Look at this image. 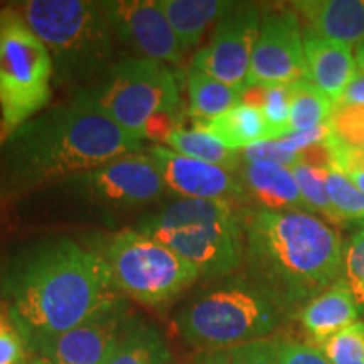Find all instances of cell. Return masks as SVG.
<instances>
[{"instance_id": "83f0119b", "label": "cell", "mask_w": 364, "mask_h": 364, "mask_svg": "<svg viewBox=\"0 0 364 364\" xmlns=\"http://www.w3.org/2000/svg\"><path fill=\"white\" fill-rule=\"evenodd\" d=\"M198 364H279L277 339H260L235 348L204 351Z\"/></svg>"}, {"instance_id": "d6a6232c", "label": "cell", "mask_w": 364, "mask_h": 364, "mask_svg": "<svg viewBox=\"0 0 364 364\" xmlns=\"http://www.w3.org/2000/svg\"><path fill=\"white\" fill-rule=\"evenodd\" d=\"M240 156L241 161L248 164H275V166H284L289 169L299 164L297 154L290 152L280 140H263V142L250 145V147L241 150Z\"/></svg>"}, {"instance_id": "ab89813d", "label": "cell", "mask_w": 364, "mask_h": 364, "mask_svg": "<svg viewBox=\"0 0 364 364\" xmlns=\"http://www.w3.org/2000/svg\"><path fill=\"white\" fill-rule=\"evenodd\" d=\"M348 177L349 181L353 182L354 186H356V188L361 191V193H364V171H361V172H354V174H351V176H346Z\"/></svg>"}, {"instance_id": "5bb4252c", "label": "cell", "mask_w": 364, "mask_h": 364, "mask_svg": "<svg viewBox=\"0 0 364 364\" xmlns=\"http://www.w3.org/2000/svg\"><path fill=\"white\" fill-rule=\"evenodd\" d=\"M156 240L179 253L206 279L231 275L243 263V225L238 216L171 231Z\"/></svg>"}, {"instance_id": "3957f363", "label": "cell", "mask_w": 364, "mask_h": 364, "mask_svg": "<svg viewBox=\"0 0 364 364\" xmlns=\"http://www.w3.org/2000/svg\"><path fill=\"white\" fill-rule=\"evenodd\" d=\"M243 263L248 280L279 304L285 316L341 280L344 245L336 230L309 213H247Z\"/></svg>"}, {"instance_id": "ba28073f", "label": "cell", "mask_w": 364, "mask_h": 364, "mask_svg": "<svg viewBox=\"0 0 364 364\" xmlns=\"http://www.w3.org/2000/svg\"><path fill=\"white\" fill-rule=\"evenodd\" d=\"M76 97L139 140L145 139L154 118L177 115L181 105L174 73L162 63L136 56L113 63L100 83Z\"/></svg>"}, {"instance_id": "5b68a950", "label": "cell", "mask_w": 364, "mask_h": 364, "mask_svg": "<svg viewBox=\"0 0 364 364\" xmlns=\"http://www.w3.org/2000/svg\"><path fill=\"white\" fill-rule=\"evenodd\" d=\"M285 312L248 279H228L191 297L176 314V327L203 351L268 339Z\"/></svg>"}, {"instance_id": "2e32d148", "label": "cell", "mask_w": 364, "mask_h": 364, "mask_svg": "<svg viewBox=\"0 0 364 364\" xmlns=\"http://www.w3.org/2000/svg\"><path fill=\"white\" fill-rule=\"evenodd\" d=\"M238 172L245 193L253 198L265 211L309 213L311 215L289 167L241 161Z\"/></svg>"}, {"instance_id": "603a6c76", "label": "cell", "mask_w": 364, "mask_h": 364, "mask_svg": "<svg viewBox=\"0 0 364 364\" xmlns=\"http://www.w3.org/2000/svg\"><path fill=\"white\" fill-rule=\"evenodd\" d=\"M189 95V115L196 122H208L223 115L241 102L243 90L223 83L206 73L189 66L186 73Z\"/></svg>"}, {"instance_id": "44dd1931", "label": "cell", "mask_w": 364, "mask_h": 364, "mask_svg": "<svg viewBox=\"0 0 364 364\" xmlns=\"http://www.w3.org/2000/svg\"><path fill=\"white\" fill-rule=\"evenodd\" d=\"M182 51H193L206 31L225 16L233 2L223 0H159Z\"/></svg>"}, {"instance_id": "8992f818", "label": "cell", "mask_w": 364, "mask_h": 364, "mask_svg": "<svg viewBox=\"0 0 364 364\" xmlns=\"http://www.w3.org/2000/svg\"><path fill=\"white\" fill-rule=\"evenodd\" d=\"M54 65L17 7L0 9V145L48 108Z\"/></svg>"}, {"instance_id": "ac0fdd59", "label": "cell", "mask_w": 364, "mask_h": 364, "mask_svg": "<svg viewBox=\"0 0 364 364\" xmlns=\"http://www.w3.org/2000/svg\"><path fill=\"white\" fill-rule=\"evenodd\" d=\"M294 7L307 21L309 34L351 48L364 41V0H306Z\"/></svg>"}, {"instance_id": "9a60e30c", "label": "cell", "mask_w": 364, "mask_h": 364, "mask_svg": "<svg viewBox=\"0 0 364 364\" xmlns=\"http://www.w3.org/2000/svg\"><path fill=\"white\" fill-rule=\"evenodd\" d=\"M145 152L156 162L166 188L181 198L233 203L247 196L240 177L215 164L181 156L164 145H152Z\"/></svg>"}, {"instance_id": "b9f144b4", "label": "cell", "mask_w": 364, "mask_h": 364, "mask_svg": "<svg viewBox=\"0 0 364 364\" xmlns=\"http://www.w3.org/2000/svg\"><path fill=\"white\" fill-rule=\"evenodd\" d=\"M31 364H54L53 361H49V359H44V358H38V359H34L33 363Z\"/></svg>"}, {"instance_id": "f35d334b", "label": "cell", "mask_w": 364, "mask_h": 364, "mask_svg": "<svg viewBox=\"0 0 364 364\" xmlns=\"http://www.w3.org/2000/svg\"><path fill=\"white\" fill-rule=\"evenodd\" d=\"M349 287H351L354 297H356L358 304H361V306H364V282H358V284H349Z\"/></svg>"}, {"instance_id": "9c48e42d", "label": "cell", "mask_w": 364, "mask_h": 364, "mask_svg": "<svg viewBox=\"0 0 364 364\" xmlns=\"http://www.w3.org/2000/svg\"><path fill=\"white\" fill-rule=\"evenodd\" d=\"M80 201L103 209H136L161 199L167 188L147 152L112 159L66 181Z\"/></svg>"}, {"instance_id": "e575fe53", "label": "cell", "mask_w": 364, "mask_h": 364, "mask_svg": "<svg viewBox=\"0 0 364 364\" xmlns=\"http://www.w3.org/2000/svg\"><path fill=\"white\" fill-rule=\"evenodd\" d=\"M279 364H331L326 354L312 344L292 339H277Z\"/></svg>"}, {"instance_id": "7402d4cb", "label": "cell", "mask_w": 364, "mask_h": 364, "mask_svg": "<svg viewBox=\"0 0 364 364\" xmlns=\"http://www.w3.org/2000/svg\"><path fill=\"white\" fill-rule=\"evenodd\" d=\"M196 129L215 135L231 150H243L263 140H270L267 122L260 108L238 103L235 108L208 122H196Z\"/></svg>"}, {"instance_id": "30bf717a", "label": "cell", "mask_w": 364, "mask_h": 364, "mask_svg": "<svg viewBox=\"0 0 364 364\" xmlns=\"http://www.w3.org/2000/svg\"><path fill=\"white\" fill-rule=\"evenodd\" d=\"M260 26V9L255 4L233 2L216 22L209 44L194 53L191 66L233 88L245 90Z\"/></svg>"}, {"instance_id": "d590c367", "label": "cell", "mask_w": 364, "mask_h": 364, "mask_svg": "<svg viewBox=\"0 0 364 364\" xmlns=\"http://www.w3.org/2000/svg\"><path fill=\"white\" fill-rule=\"evenodd\" d=\"M344 272L348 284L364 282V228L358 231L344 250Z\"/></svg>"}, {"instance_id": "cb8c5ba5", "label": "cell", "mask_w": 364, "mask_h": 364, "mask_svg": "<svg viewBox=\"0 0 364 364\" xmlns=\"http://www.w3.org/2000/svg\"><path fill=\"white\" fill-rule=\"evenodd\" d=\"M172 353L156 326L135 317L107 364H171Z\"/></svg>"}, {"instance_id": "836d02e7", "label": "cell", "mask_w": 364, "mask_h": 364, "mask_svg": "<svg viewBox=\"0 0 364 364\" xmlns=\"http://www.w3.org/2000/svg\"><path fill=\"white\" fill-rule=\"evenodd\" d=\"M29 354L24 338L9 316L0 317V364H27Z\"/></svg>"}, {"instance_id": "4316f807", "label": "cell", "mask_w": 364, "mask_h": 364, "mask_svg": "<svg viewBox=\"0 0 364 364\" xmlns=\"http://www.w3.org/2000/svg\"><path fill=\"white\" fill-rule=\"evenodd\" d=\"M292 174L297 182L300 194H302L304 203L307 204L311 215H318L324 218L326 221L332 223V225H343L338 213H336L334 206H332L329 193H327L326 186V176L327 171L314 169L306 164H295L292 167Z\"/></svg>"}, {"instance_id": "8d00e7d4", "label": "cell", "mask_w": 364, "mask_h": 364, "mask_svg": "<svg viewBox=\"0 0 364 364\" xmlns=\"http://www.w3.org/2000/svg\"><path fill=\"white\" fill-rule=\"evenodd\" d=\"M338 103L364 105V71L363 70H359L358 68L356 75L353 76V80L349 81L348 86H346L343 97L339 98Z\"/></svg>"}, {"instance_id": "7a4b0ae2", "label": "cell", "mask_w": 364, "mask_h": 364, "mask_svg": "<svg viewBox=\"0 0 364 364\" xmlns=\"http://www.w3.org/2000/svg\"><path fill=\"white\" fill-rule=\"evenodd\" d=\"M142 150V140L81 97L46 108L0 145V206Z\"/></svg>"}, {"instance_id": "ffe728a7", "label": "cell", "mask_w": 364, "mask_h": 364, "mask_svg": "<svg viewBox=\"0 0 364 364\" xmlns=\"http://www.w3.org/2000/svg\"><path fill=\"white\" fill-rule=\"evenodd\" d=\"M236 218L233 203L206 201V199L181 198L159 209L157 213L142 218L135 230L149 236H161L171 231L184 230L189 226L226 221Z\"/></svg>"}, {"instance_id": "6da1fadb", "label": "cell", "mask_w": 364, "mask_h": 364, "mask_svg": "<svg viewBox=\"0 0 364 364\" xmlns=\"http://www.w3.org/2000/svg\"><path fill=\"white\" fill-rule=\"evenodd\" d=\"M7 314L31 354L122 297L102 255L71 238L44 240L6 265Z\"/></svg>"}, {"instance_id": "60d3db41", "label": "cell", "mask_w": 364, "mask_h": 364, "mask_svg": "<svg viewBox=\"0 0 364 364\" xmlns=\"http://www.w3.org/2000/svg\"><path fill=\"white\" fill-rule=\"evenodd\" d=\"M354 56H356L358 68H359V70L364 71V41L361 44L356 46V54H354Z\"/></svg>"}, {"instance_id": "f546056e", "label": "cell", "mask_w": 364, "mask_h": 364, "mask_svg": "<svg viewBox=\"0 0 364 364\" xmlns=\"http://www.w3.org/2000/svg\"><path fill=\"white\" fill-rule=\"evenodd\" d=\"M331 364H364V322H354L318 346Z\"/></svg>"}, {"instance_id": "8fae6325", "label": "cell", "mask_w": 364, "mask_h": 364, "mask_svg": "<svg viewBox=\"0 0 364 364\" xmlns=\"http://www.w3.org/2000/svg\"><path fill=\"white\" fill-rule=\"evenodd\" d=\"M103 12L113 38L136 58L181 66L182 51L159 0H105Z\"/></svg>"}, {"instance_id": "d6986e66", "label": "cell", "mask_w": 364, "mask_h": 364, "mask_svg": "<svg viewBox=\"0 0 364 364\" xmlns=\"http://www.w3.org/2000/svg\"><path fill=\"white\" fill-rule=\"evenodd\" d=\"M358 306L348 280L341 279L300 311V324L312 346L318 348L324 341L358 322Z\"/></svg>"}, {"instance_id": "e0dca14e", "label": "cell", "mask_w": 364, "mask_h": 364, "mask_svg": "<svg viewBox=\"0 0 364 364\" xmlns=\"http://www.w3.org/2000/svg\"><path fill=\"white\" fill-rule=\"evenodd\" d=\"M309 80L322 90L332 102L338 103L343 97L346 86L358 71L356 56L353 48L316 34L304 36Z\"/></svg>"}, {"instance_id": "7c38bea8", "label": "cell", "mask_w": 364, "mask_h": 364, "mask_svg": "<svg viewBox=\"0 0 364 364\" xmlns=\"http://www.w3.org/2000/svg\"><path fill=\"white\" fill-rule=\"evenodd\" d=\"M304 78L309 71L299 17L292 11L268 14L262 19L247 86L292 85Z\"/></svg>"}, {"instance_id": "484cf974", "label": "cell", "mask_w": 364, "mask_h": 364, "mask_svg": "<svg viewBox=\"0 0 364 364\" xmlns=\"http://www.w3.org/2000/svg\"><path fill=\"white\" fill-rule=\"evenodd\" d=\"M290 134L312 130L329 122L334 102L309 78L289 85Z\"/></svg>"}, {"instance_id": "4fadbf2b", "label": "cell", "mask_w": 364, "mask_h": 364, "mask_svg": "<svg viewBox=\"0 0 364 364\" xmlns=\"http://www.w3.org/2000/svg\"><path fill=\"white\" fill-rule=\"evenodd\" d=\"M135 317L122 295L71 331L46 343L38 356L54 364H107Z\"/></svg>"}, {"instance_id": "f1b7e54d", "label": "cell", "mask_w": 364, "mask_h": 364, "mask_svg": "<svg viewBox=\"0 0 364 364\" xmlns=\"http://www.w3.org/2000/svg\"><path fill=\"white\" fill-rule=\"evenodd\" d=\"M327 193L336 213L343 221H364V193L351 181L336 169H329L326 176Z\"/></svg>"}, {"instance_id": "277c9868", "label": "cell", "mask_w": 364, "mask_h": 364, "mask_svg": "<svg viewBox=\"0 0 364 364\" xmlns=\"http://www.w3.org/2000/svg\"><path fill=\"white\" fill-rule=\"evenodd\" d=\"M17 11L51 54L58 85L81 93L100 83L115 63V38L102 2L27 0Z\"/></svg>"}, {"instance_id": "1f68e13d", "label": "cell", "mask_w": 364, "mask_h": 364, "mask_svg": "<svg viewBox=\"0 0 364 364\" xmlns=\"http://www.w3.org/2000/svg\"><path fill=\"white\" fill-rule=\"evenodd\" d=\"M262 113L265 118L270 140H279L290 134V102L289 85L265 86Z\"/></svg>"}, {"instance_id": "4dcf8cb0", "label": "cell", "mask_w": 364, "mask_h": 364, "mask_svg": "<svg viewBox=\"0 0 364 364\" xmlns=\"http://www.w3.org/2000/svg\"><path fill=\"white\" fill-rule=\"evenodd\" d=\"M329 129L339 142L364 149V105L336 103Z\"/></svg>"}, {"instance_id": "74e56055", "label": "cell", "mask_w": 364, "mask_h": 364, "mask_svg": "<svg viewBox=\"0 0 364 364\" xmlns=\"http://www.w3.org/2000/svg\"><path fill=\"white\" fill-rule=\"evenodd\" d=\"M6 265L2 255H0V317L9 316L7 314V282H6Z\"/></svg>"}, {"instance_id": "52a82bcc", "label": "cell", "mask_w": 364, "mask_h": 364, "mask_svg": "<svg viewBox=\"0 0 364 364\" xmlns=\"http://www.w3.org/2000/svg\"><path fill=\"white\" fill-rule=\"evenodd\" d=\"M97 252L117 292L149 307L167 306L201 277L179 253L136 230L118 231Z\"/></svg>"}, {"instance_id": "d4e9b609", "label": "cell", "mask_w": 364, "mask_h": 364, "mask_svg": "<svg viewBox=\"0 0 364 364\" xmlns=\"http://www.w3.org/2000/svg\"><path fill=\"white\" fill-rule=\"evenodd\" d=\"M166 144L171 150L186 156L196 161H203L208 164H215L223 169L231 172H238L241 166V156L238 150L228 149L225 144H221L215 135L203 129L186 130L177 127L172 134L167 136Z\"/></svg>"}]
</instances>
